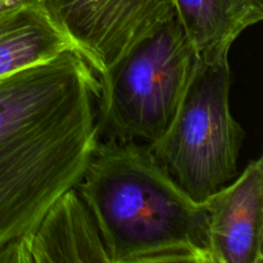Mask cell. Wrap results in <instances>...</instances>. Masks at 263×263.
Here are the masks:
<instances>
[{
  "mask_svg": "<svg viewBox=\"0 0 263 263\" xmlns=\"http://www.w3.org/2000/svg\"><path fill=\"white\" fill-rule=\"evenodd\" d=\"M195 54L172 18L136 41L100 81V140L152 144L176 115L195 67Z\"/></svg>",
  "mask_w": 263,
  "mask_h": 263,
  "instance_id": "obj_3",
  "label": "cell"
},
{
  "mask_svg": "<svg viewBox=\"0 0 263 263\" xmlns=\"http://www.w3.org/2000/svg\"><path fill=\"white\" fill-rule=\"evenodd\" d=\"M66 50L74 49L37 0L0 5V79Z\"/></svg>",
  "mask_w": 263,
  "mask_h": 263,
  "instance_id": "obj_9",
  "label": "cell"
},
{
  "mask_svg": "<svg viewBox=\"0 0 263 263\" xmlns=\"http://www.w3.org/2000/svg\"><path fill=\"white\" fill-rule=\"evenodd\" d=\"M99 95L74 50L0 79V251L77 186L100 141Z\"/></svg>",
  "mask_w": 263,
  "mask_h": 263,
  "instance_id": "obj_1",
  "label": "cell"
},
{
  "mask_svg": "<svg viewBox=\"0 0 263 263\" xmlns=\"http://www.w3.org/2000/svg\"><path fill=\"white\" fill-rule=\"evenodd\" d=\"M98 74L176 17L175 0H37Z\"/></svg>",
  "mask_w": 263,
  "mask_h": 263,
  "instance_id": "obj_5",
  "label": "cell"
},
{
  "mask_svg": "<svg viewBox=\"0 0 263 263\" xmlns=\"http://www.w3.org/2000/svg\"><path fill=\"white\" fill-rule=\"evenodd\" d=\"M213 263H263V158L203 202Z\"/></svg>",
  "mask_w": 263,
  "mask_h": 263,
  "instance_id": "obj_7",
  "label": "cell"
},
{
  "mask_svg": "<svg viewBox=\"0 0 263 263\" xmlns=\"http://www.w3.org/2000/svg\"><path fill=\"white\" fill-rule=\"evenodd\" d=\"M176 18L203 63L229 61L236 39L263 18V0H175Z\"/></svg>",
  "mask_w": 263,
  "mask_h": 263,
  "instance_id": "obj_8",
  "label": "cell"
},
{
  "mask_svg": "<svg viewBox=\"0 0 263 263\" xmlns=\"http://www.w3.org/2000/svg\"><path fill=\"white\" fill-rule=\"evenodd\" d=\"M0 263H109L97 222L76 187L0 251Z\"/></svg>",
  "mask_w": 263,
  "mask_h": 263,
  "instance_id": "obj_6",
  "label": "cell"
},
{
  "mask_svg": "<svg viewBox=\"0 0 263 263\" xmlns=\"http://www.w3.org/2000/svg\"><path fill=\"white\" fill-rule=\"evenodd\" d=\"M8 2H12V0H0V5L4 4V3H8Z\"/></svg>",
  "mask_w": 263,
  "mask_h": 263,
  "instance_id": "obj_10",
  "label": "cell"
},
{
  "mask_svg": "<svg viewBox=\"0 0 263 263\" xmlns=\"http://www.w3.org/2000/svg\"><path fill=\"white\" fill-rule=\"evenodd\" d=\"M109 263H213L208 213L138 141L100 140L76 186Z\"/></svg>",
  "mask_w": 263,
  "mask_h": 263,
  "instance_id": "obj_2",
  "label": "cell"
},
{
  "mask_svg": "<svg viewBox=\"0 0 263 263\" xmlns=\"http://www.w3.org/2000/svg\"><path fill=\"white\" fill-rule=\"evenodd\" d=\"M228 62L195 61L176 115L163 135L148 144L167 174L195 202L205 199L239 175L246 133L230 109Z\"/></svg>",
  "mask_w": 263,
  "mask_h": 263,
  "instance_id": "obj_4",
  "label": "cell"
}]
</instances>
